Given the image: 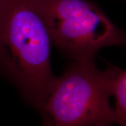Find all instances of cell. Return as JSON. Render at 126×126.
<instances>
[{
    "mask_svg": "<svg viewBox=\"0 0 126 126\" xmlns=\"http://www.w3.org/2000/svg\"><path fill=\"white\" fill-rule=\"evenodd\" d=\"M52 41L75 60L93 59L102 48L125 44L124 33L88 0H30Z\"/></svg>",
    "mask_w": 126,
    "mask_h": 126,
    "instance_id": "3",
    "label": "cell"
},
{
    "mask_svg": "<svg viewBox=\"0 0 126 126\" xmlns=\"http://www.w3.org/2000/svg\"><path fill=\"white\" fill-rule=\"evenodd\" d=\"M52 43L30 0L0 1V74L37 109L55 78L50 64Z\"/></svg>",
    "mask_w": 126,
    "mask_h": 126,
    "instance_id": "1",
    "label": "cell"
},
{
    "mask_svg": "<svg viewBox=\"0 0 126 126\" xmlns=\"http://www.w3.org/2000/svg\"><path fill=\"white\" fill-rule=\"evenodd\" d=\"M111 96L115 99L116 123L126 126V71L115 65H109L103 71Z\"/></svg>",
    "mask_w": 126,
    "mask_h": 126,
    "instance_id": "4",
    "label": "cell"
},
{
    "mask_svg": "<svg viewBox=\"0 0 126 126\" xmlns=\"http://www.w3.org/2000/svg\"><path fill=\"white\" fill-rule=\"evenodd\" d=\"M110 96L104 72L93 59L75 60L55 78L38 109L44 126H112L116 119Z\"/></svg>",
    "mask_w": 126,
    "mask_h": 126,
    "instance_id": "2",
    "label": "cell"
},
{
    "mask_svg": "<svg viewBox=\"0 0 126 126\" xmlns=\"http://www.w3.org/2000/svg\"><path fill=\"white\" fill-rule=\"evenodd\" d=\"M0 1H1V0H0Z\"/></svg>",
    "mask_w": 126,
    "mask_h": 126,
    "instance_id": "5",
    "label": "cell"
}]
</instances>
